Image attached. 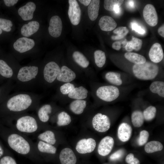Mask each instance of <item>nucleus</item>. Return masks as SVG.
<instances>
[{
    "label": "nucleus",
    "mask_w": 164,
    "mask_h": 164,
    "mask_svg": "<svg viewBox=\"0 0 164 164\" xmlns=\"http://www.w3.org/2000/svg\"><path fill=\"white\" fill-rule=\"evenodd\" d=\"M40 99V97L38 94L26 91H19L8 97L6 107L14 116L37 109Z\"/></svg>",
    "instance_id": "nucleus-1"
},
{
    "label": "nucleus",
    "mask_w": 164,
    "mask_h": 164,
    "mask_svg": "<svg viewBox=\"0 0 164 164\" xmlns=\"http://www.w3.org/2000/svg\"><path fill=\"white\" fill-rule=\"evenodd\" d=\"M42 71L38 66L30 65L19 68L13 89L17 91L33 90L41 84Z\"/></svg>",
    "instance_id": "nucleus-2"
},
{
    "label": "nucleus",
    "mask_w": 164,
    "mask_h": 164,
    "mask_svg": "<svg viewBox=\"0 0 164 164\" xmlns=\"http://www.w3.org/2000/svg\"><path fill=\"white\" fill-rule=\"evenodd\" d=\"M159 71L158 65L149 61L142 64H134L132 67V72L135 77L142 80H152L158 75Z\"/></svg>",
    "instance_id": "nucleus-3"
},
{
    "label": "nucleus",
    "mask_w": 164,
    "mask_h": 164,
    "mask_svg": "<svg viewBox=\"0 0 164 164\" xmlns=\"http://www.w3.org/2000/svg\"><path fill=\"white\" fill-rule=\"evenodd\" d=\"M13 117L16 119L15 127L19 131L22 133H31L36 132L38 130L37 120L33 116L22 114L13 116Z\"/></svg>",
    "instance_id": "nucleus-4"
},
{
    "label": "nucleus",
    "mask_w": 164,
    "mask_h": 164,
    "mask_svg": "<svg viewBox=\"0 0 164 164\" xmlns=\"http://www.w3.org/2000/svg\"><path fill=\"white\" fill-rule=\"evenodd\" d=\"M7 142L10 147L20 155H28L31 152V146L29 142L19 134L13 133L10 135Z\"/></svg>",
    "instance_id": "nucleus-5"
},
{
    "label": "nucleus",
    "mask_w": 164,
    "mask_h": 164,
    "mask_svg": "<svg viewBox=\"0 0 164 164\" xmlns=\"http://www.w3.org/2000/svg\"><path fill=\"white\" fill-rule=\"evenodd\" d=\"M60 68L56 62L51 61L44 66L41 73V84L43 82L48 84L53 83L56 80Z\"/></svg>",
    "instance_id": "nucleus-6"
},
{
    "label": "nucleus",
    "mask_w": 164,
    "mask_h": 164,
    "mask_svg": "<svg viewBox=\"0 0 164 164\" xmlns=\"http://www.w3.org/2000/svg\"><path fill=\"white\" fill-rule=\"evenodd\" d=\"M96 94L101 99L106 102H111L118 98L120 93L117 87L108 85L99 87L96 91Z\"/></svg>",
    "instance_id": "nucleus-7"
},
{
    "label": "nucleus",
    "mask_w": 164,
    "mask_h": 164,
    "mask_svg": "<svg viewBox=\"0 0 164 164\" xmlns=\"http://www.w3.org/2000/svg\"><path fill=\"white\" fill-rule=\"evenodd\" d=\"M92 124L94 128L97 131L103 132L109 130L111 122L107 115L98 113L93 118Z\"/></svg>",
    "instance_id": "nucleus-8"
},
{
    "label": "nucleus",
    "mask_w": 164,
    "mask_h": 164,
    "mask_svg": "<svg viewBox=\"0 0 164 164\" xmlns=\"http://www.w3.org/2000/svg\"><path fill=\"white\" fill-rule=\"evenodd\" d=\"M69 4L68 14L71 23L75 26L79 23L81 15V11L77 0H69Z\"/></svg>",
    "instance_id": "nucleus-9"
},
{
    "label": "nucleus",
    "mask_w": 164,
    "mask_h": 164,
    "mask_svg": "<svg viewBox=\"0 0 164 164\" xmlns=\"http://www.w3.org/2000/svg\"><path fill=\"white\" fill-rule=\"evenodd\" d=\"M144 19L146 22L151 26H154L158 22V16L155 8L152 5L147 4L143 11Z\"/></svg>",
    "instance_id": "nucleus-10"
},
{
    "label": "nucleus",
    "mask_w": 164,
    "mask_h": 164,
    "mask_svg": "<svg viewBox=\"0 0 164 164\" xmlns=\"http://www.w3.org/2000/svg\"><path fill=\"white\" fill-rule=\"evenodd\" d=\"M35 45L34 40L26 37H22L18 39L14 43V49L20 53H23L33 48Z\"/></svg>",
    "instance_id": "nucleus-11"
},
{
    "label": "nucleus",
    "mask_w": 164,
    "mask_h": 164,
    "mask_svg": "<svg viewBox=\"0 0 164 164\" xmlns=\"http://www.w3.org/2000/svg\"><path fill=\"white\" fill-rule=\"evenodd\" d=\"M96 146L95 141L91 138H83L77 143L76 149L79 153L84 154L94 151Z\"/></svg>",
    "instance_id": "nucleus-12"
},
{
    "label": "nucleus",
    "mask_w": 164,
    "mask_h": 164,
    "mask_svg": "<svg viewBox=\"0 0 164 164\" xmlns=\"http://www.w3.org/2000/svg\"><path fill=\"white\" fill-rule=\"evenodd\" d=\"M62 28V21L60 17L54 15L51 18L48 31L51 36L55 38L59 37L61 34Z\"/></svg>",
    "instance_id": "nucleus-13"
},
{
    "label": "nucleus",
    "mask_w": 164,
    "mask_h": 164,
    "mask_svg": "<svg viewBox=\"0 0 164 164\" xmlns=\"http://www.w3.org/2000/svg\"><path fill=\"white\" fill-rule=\"evenodd\" d=\"M114 143L113 138L111 136H107L101 141L98 145L97 151L102 156H106L111 152Z\"/></svg>",
    "instance_id": "nucleus-14"
},
{
    "label": "nucleus",
    "mask_w": 164,
    "mask_h": 164,
    "mask_svg": "<svg viewBox=\"0 0 164 164\" xmlns=\"http://www.w3.org/2000/svg\"><path fill=\"white\" fill-rule=\"evenodd\" d=\"M36 8L35 4L33 2H29L25 5L21 7L18 10L19 15L24 21L32 19L33 13Z\"/></svg>",
    "instance_id": "nucleus-15"
},
{
    "label": "nucleus",
    "mask_w": 164,
    "mask_h": 164,
    "mask_svg": "<svg viewBox=\"0 0 164 164\" xmlns=\"http://www.w3.org/2000/svg\"><path fill=\"white\" fill-rule=\"evenodd\" d=\"M18 70L12 68L4 60H0V75L2 77L14 81Z\"/></svg>",
    "instance_id": "nucleus-16"
},
{
    "label": "nucleus",
    "mask_w": 164,
    "mask_h": 164,
    "mask_svg": "<svg viewBox=\"0 0 164 164\" xmlns=\"http://www.w3.org/2000/svg\"><path fill=\"white\" fill-rule=\"evenodd\" d=\"M149 55L153 63H157L161 62L164 57L163 50L161 45L158 43H154L150 49Z\"/></svg>",
    "instance_id": "nucleus-17"
},
{
    "label": "nucleus",
    "mask_w": 164,
    "mask_h": 164,
    "mask_svg": "<svg viewBox=\"0 0 164 164\" xmlns=\"http://www.w3.org/2000/svg\"><path fill=\"white\" fill-rule=\"evenodd\" d=\"M59 159L61 164H76L77 158L73 151L70 148H65L60 153Z\"/></svg>",
    "instance_id": "nucleus-18"
},
{
    "label": "nucleus",
    "mask_w": 164,
    "mask_h": 164,
    "mask_svg": "<svg viewBox=\"0 0 164 164\" xmlns=\"http://www.w3.org/2000/svg\"><path fill=\"white\" fill-rule=\"evenodd\" d=\"M76 77L75 72L66 66H63L60 69L59 73L56 80L58 81L68 83L70 82Z\"/></svg>",
    "instance_id": "nucleus-19"
},
{
    "label": "nucleus",
    "mask_w": 164,
    "mask_h": 164,
    "mask_svg": "<svg viewBox=\"0 0 164 164\" xmlns=\"http://www.w3.org/2000/svg\"><path fill=\"white\" fill-rule=\"evenodd\" d=\"M132 132L131 126L127 123L123 122L120 125L118 128V137L122 142H127L130 139Z\"/></svg>",
    "instance_id": "nucleus-20"
},
{
    "label": "nucleus",
    "mask_w": 164,
    "mask_h": 164,
    "mask_svg": "<svg viewBox=\"0 0 164 164\" xmlns=\"http://www.w3.org/2000/svg\"><path fill=\"white\" fill-rule=\"evenodd\" d=\"M101 29L105 31H111L116 28L117 24L111 17L107 15L102 16L99 21Z\"/></svg>",
    "instance_id": "nucleus-21"
},
{
    "label": "nucleus",
    "mask_w": 164,
    "mask_h": 164,
    "mask_svg": "<svg viewBox=\"0 0 164 164\" xmlns=\"http://www.w3.org/2000/svg\"><path fill=\"white\" fill-rule=\"evenodd\" d=\"M39 27V24L38 22L35 21H30L22 26L21 33L25 37H29L36 32Z\"/></svg>",
    "instance_id": "nucleus-22"
},
{
    "label": "nucleus",
    "mask_w": 164,
    "mask_h": 164,
    "mask_svg": "<svg viewBox=\"0 0 164 164\" xmlns=\"http://www.w3.org/2000/svg\"><path fill=\"white\" fill-rule=\"evenodd\" d=\"M37 109L38 119L43 123L47 122L50 119V114L52 112L51 105L49 104H46L38 107Z\"/></svg>",
    "instance_id": "nucleus-23"
},
{
    "label": "nucleus",
    "mask_w": 164,
    "mask_h": 164,
    "mask_svg": "<svg viewBox=\"0 0 164 164\" xmlns=\"http://www.w3.org/2000/svg\"><path fill=\"white\" fill-rule=\"evenodd\" d=\"M100 1L92 0L88 5V14L90 20L92 21L96 19L98 15Z\"/></svg>",
    "instance_id": "nucleus-24"
},
{
    "label": "nucleus",
    "mask_w": 164,
    "mask_h": 164,
    "mask_svg": "<svg viewBox=\"0 0 164 164\" xmlns=\"http://www.w3.org/2000/svg\"><path fill=\"white\" fill-rule=\"evenodd\" d=\"M88 91L83 86L76 87L68 94V97L76 100H83L87 96Z\"/></svg>",
    "instance_id": "nucleus-25"
},
{
    "label": "nucleus",
    "mask_w": 164,
    "mask_h": 164,
    "mask_svg": "<svg viewBox=\"0 0 164 164\" xmlns=\"http://www.w3.org/2000/svg\"><path fill=\"white\" fill-rule=\"evenodd\" d=\"M87 105L86 101L83 100H76L72 101L70 105V108L74 114H82Z\"/></svg>",
    "instance_id": "nucleus-26"
},
{
    "label": "nucleus",
    "mask_w": 164,
    "mask_h": 164,
    "mask_svg": "<svg viewBox=\"0 0 164 164\" xmlns=\"http://www.w3.org/2000/svg\"><path fill=\"white\" fill-rule=\"evenodd\" d=\"M124 56L128 60L135 64H142L146 62L144 56L136 53L127 52L125 54Z\"/></svg>",
    "instance_id": "nucleus-27"
},
{
    "label": "nucleus",
    "mask_w": 164,
    "mask_h": 164,
    "mask_svg": "<svg viewBox=\"0 0 164 164\" xmlns=\"http://www.w3.org/2000/svg\"><path fill=\"white\" fill-rule=\"evenodd\" d=\"M38 138L40 141L52 145L55 144L56 142L54 133L50 130H47L40 134L38 136Z\"/></svg>",
    "instance_id": "nucleus-28"
},
{
    "label": "nucleus",
    "mask_w": 164,
    "mask_h": 164,
    "mask_svg": "<svg viewBox=\"0 0 164 164\" xmlns=\"http://www.w3.org/2000/svg\"><path fill=\"white\" fill-rule=\"evenodd\" d=\"M142 44V41L141 39L132 36V40L128 41L125 48L128 52L132 51L133 50L138 51L141 49Z\"/></svg>",
    "instance_id": "nucleus-29"
},
{
    "label": "nucleus",
    "mask_w": 164,
    "mask_h": 164,
    "mask_svg": "<svg viewBox=\"0 0 164 164\" xmlns=\"http://www.w3.org/2000/svg\"><path fill=\"white\" fill-rule=\"evenodd\" d=\"M163 146L160 142L156 141H150L145 145L144 149L148 153H151L162 150Z\"/></svg>",
    "instance_id": "nucleus-30"
},
{
    "label": "nucleus",
    "mask_w": 164,
    "mask_h": 164,
    "mask_svg": "<svg viewBox=\"0 0 164 164\" xmlns=\"http://www.w3.org/2000/svg\"><path fill=\"white\" fill-rule=\"evenodd\" d=\"M37 147L41 152L54 154L56 152V149L55 146L42 141L38 142Z\"/></svg>",
    "instance_id": "nucleus-31"
},
{
    "label": "nucleus",
    "mask_w": 164,
    "mask_h": 164,
    "mask_svg": "<svg viewBox=\"0 0 164 164\" xmlns=\"http://www.w3.org/2000/svg\"><path fill=\"white\" fill-rule=\"evenodd\" d=\"M150 91L159 96L164 97V82L163 81H156L151 83L149 87Z\"/></svg>",
    "instance_id": "nucleus-32"
},
{
    "label": "nucleus",
    "mask_w": 164,
    "mask_h": 164,
    "mask_svg": "<svg viewBox=\"0 0 164 164\" xmlns=\"http://www.w3.org/2000/svg\"><path fill=\"white\" fill-rule=\"evenodd\" d=\"M106 79L111 84L117 86H120L122 83L120 73L114 72H109L105 75Z\"/></svg>",
    "instance_id": "nucleus-33"
},
{
    "label": "nucleus",
    "mask_w": 164,
    "mask_h": 164,
    "mask_svg": "<svg viewBox=\"0 0 164 164\" xmlns=\"http://www.w3.org/2000/svg\"><path fill=\"white\" fill-rule=\"evenodd\" d=\"M74 61L80 67L86 68L89 64V62L86 57L81 52L75 51L72 55Z\"/></svg>",
    "instance_id": "nucleus-34"
},
{
    "label": "nucleus",
    "mask_w": 164,
    "mask_h": 164,
    "mask_svg": "<svg viewBox=\"0 0 164 164\" xmlns=\"http://www.w3.org/2000/svg\"><path fill=\"white\" fill-rule=\"evenodd\" d=\"M144 120L143 113L142 111L136 110L132 112L131 115V121L134 127H141L144 123Z\"/></svg>",
    "instance_id": "nucleus-35"
},
{
    "label": "nucleus",
    "mask_w": 164,
    "mask_h": 164,
    "mask_svg": "<svg viewBox=\"0 0 164 164\" xmlns=\"http://www.w3.org/2000/svg\"><path fill=\"white\" fill-rule=\"evenodd\" d=\"M95 62L96 65L99 67H103L106 61L105 53L103 51L98 50L94 52Z\"/></svg>",
    "instance_id": "nucleus-36"
},
{
    "label": "nucleus",
    "mask_w": 164,
    "mask_h": 164,
    "mask_svg": "<svg viewBox=\"0 0 164 164\" xmlns=\"http://www.w3.org/2000/svg\"><path fill=\"white\" fill-rule=\"evenodd\" d=\"M57 118V124L59 126L67 125L70 124L71 121L70 116L64 111L58 114Z\"/></svg>",
    "instance_id": "nucleus-37"
},
{
    "label": "nucleus",
    "mask_w": 164,
    "mask_h": 164,
    "mask_svg": "<svg viewBox=\"0 0 164 164\" xmlns=\"http://www.w3.org/2000/svg\"><path fill=\"white\" fill-rule=\"evenodd\" d=\"M156 109L155 107L150 106L146 108L143 111V114L144 119L147 121H150L155 116Z\"/></svg>",
    "instance_id": "nucleus-38"
},
{
    "label": "nucleus",
    "mask_w": 164,
    "mask_h": 164,
    "mask_svg": "<svg viewBox=\"0 0 164 164\" xmlns=\"http://www.w3.org/2000/svg\"><path fill=\"white\" fill-rule=\"evenodd\" d=\"M129 32V30L126 27H119L115 29L113 32L116 36H112L111 38L113 40H118L124 38Z\"/></svg>",
    "instance_id": "nucleus-39"
},
{
    "label": "nucleus",
    "mask_w": 164,
    "mask_h": 164,
    "mask_svg": "<svg viewBox=\"0 0 164 164\" xmlns=\"http://www.w3.org/2000/svg\"><path fill=\"white\" fill-rule=\"evenodd\" d=\"M124 1L122 0H105L104 2V7L107 11H113L115 5H118L120 6Z\"/></svg>",
    "instance_id": "nucleus-40"
},
{
    "label": "nucleus",
    "mask_w": 164,
    "mask_h": 164,
    "mask_svg": "<svg viewBox=\"0 0 164 164\" xmlns=\"http://www.w3.org/2000/svg\"><path fill=\"white\" fill-rule=\"evenodd\" d=\"M13 26L12 22L8 19L0 18V28L7 32L11 31Z\"/></svg>",
    "instance_id": "nucleus-41"
},
{
    "label": "nucleus",
    "mask_w": 164,
    "mask_h": 164,
    "mask_svg": "<svg viewBox=\"0 0 164 164\" xmlns=\"http://www.w3.org/2000/svg\"><path fill=\"white\" fill-rule=\"evenodd\" d=\"M73 84L70 82L66 83L61 85L60 90L62 94L63 95L68 94L75 88Z\"/></svg>",
    "instance_id": "nucleus-42"
},
{
    "label": "nucleus",
    "mask_w": 164,
    "mask_h": 164,
    "mask_svg": "<svg viewBox=\"0 0 164 164\" xmlns=\"http://www.w3.org/2000/svg\"><path fill=\"white\" fill-rule=\"evenodd\" d=\"M149 136V133L147 131L144 130L141 131L137 141L138 145L142 146L145 144L148 140Z\"/></svg>",
    "instance_id": "nucleus-43"
},
{
    "label": "nucleus",
    "mask_w": 164,
    "mask_h": 164,
    "mask_svg": "<svg viewBox=\"0 0 164 164\" xmlns=\"http://www.w3.org/2000/svg\"><path fill=\"white\" fill-rule=\"evenodd\" d=\"M125 150L123 149H120L112 154L109 157L111 161H116L121 159L124 156Z\"/></svg>",
    "instance_id": "nucleus-44"
},
{
    "label": "nucleus",
    "mask_w": 164,
    "mask_h": 164,
    "mask_svg": "<svg viewBox=\"0 0 164 164\" xmlns=\"http://www.w3.org/2000/svg\"><path fill=\"white\" fill-rule=\"evenodd\" d=\"M0 164H17L14 158L9 155L2 157L0 159Z\"/></svg>",
    "instance_id": "nucleus-45"
},
{
    "label": "nucleus",
    "mask_w": 164,
    "mask_h": 164,
    "mask_svg": "<svg viewBox=\"0 0 164 164\" xmlns=\"http://www.w3.org/2000/svg\"><path fill=\"white\" fill-rule=\"evenodd\" d=\"M131 26L133 30L141 34H144L145 33V31L141 26L135 22H132L131 23Z\"/></svg>",
    "instance_id": "nucleus-46"
},
{
    "label": "nucleus",
    "mask_w": 164,
    "mask_h": 164,
    "mask_svg": "<svg viewBox=\"0 0 164 164\" xmlns=\"http://www.w3.org/2000/svg\"><path fill=\"white\" fill-rule=\"evenodd\" d=\"M18 1V0H4L5 5L8 7H11L15 4Z\"/></svg>",
    "instance_id": "nucleus-47"
},
{
    "label": "nucleus",
    "mask_w": 164,
    "mask_h": 164,
    "mask_svg": "<svg viewBox=\"0 0 164 164\" xmlns=\"http://www.w3.org/2000/svg\"><path fill=\"white\" fill-rule=\"evenodd\" d=\"M112 47L113 49L118 50L121 48V43L119 41L115 42L113 43Z\"/></svg>",
    "instance_id": "nucleus-48"
},
{
    "label": "nucleus",
    "mask_w": 164,
    "mask_h": 164,
    "mask_svg": "<svg viewBox=\"0 0 164 164\" xmlns=\"http://www.w3.org/2000/svg\"><path fill=\"white\" fill-rule=\"evenodd\" d=\"M134 155L132 153L128 154L125 158V161L128 164H130L131 160L134 158Z\"/></svg>",
    "instance_id": "nucleus-49"
},
{
    "label": "nucleus",
    "mask_w": 164,
    "mask_h": 164,
    "mask_svg": "<svg viewBox=\"0 0 164 164\" xmlns=\"http://www.w3.org/2000/svg\"><path fill=\"white\" fill-rule=\"evenodd\" d=\"M158 33L161 36L164 37V26L162 25L158 29Z\"/></svg>",
    "instance_id": "nucleus-50"
},
{
    "label": "nucleus",
    "mask_w": 164,
    "mask_h": 164,
    "mask_svg": "<svg viewBox=\"0 0 164 164\" xmlns=\"http://www.w3.org/2000/svg\"><path fill=\"white\" fill-rule=\"evenodd\" d=\"M91 0H79V1L81 4L85 6H88L90 4Z\"/></svg>",
    "instance_id": "nucleus-51"
},
{
    "label": "nucleus",
    "mask_w": 164,
    "mask_h": 164,
    "mask_svg": "<svg viewBox=\"0 0 164 164\" xmlns=\"http://www.w3.org/2000/svg\"><path fill=\"white\" fill-rule=\"evenodd\" d=\"M139 160L137 158H134L131 160L130 164H140Z\"/></svg>",
    "instance_id": "nucleus-52"
},
{
    "label": "nucleus",
    "mask_w": 164,
    "mask_h": 164,
    "mask_svg": "<svg viewBox=\"0 0 164 164\" xmlns=\"http://www.w3.org/2000/svg\"><path fill=\"white\" fill-rule=\"evenodd\" d=\"M128 5L131 8H133L135 7V4L133 1L129 0L128 1Z\"/></svg>",
    "instance_id": "nucleus-53"
},
{
    "label": "nucleus",
    "mask_w": 164,
    "mask_h": 164,
    "mask_svg": "<svg viewBox=\"0 0 164 164\" xmlns=\"http://www.w3.org/2000/svg\"><path fill=\"white\" fill-rule=\"evenodd\" d=\"M120 6L118 5H117L114 6L113 11L116 14H118L120 12Z\"/></svg>",
    "instance_id": "nucleus-54"
},
{
    "label": "nucleus",
    "mask_w": 164,
    "mask_h": 164,
    "mask_svg": "<svg viewBox=\"0 0 164 164\" xmlns=\"http://www.w3.org/2000/svg\"><path fill=\"white\" fill-rule=\"evenodd\" d=\"M4 150L0 145V158H1L4 154Z\"/></svg>",
    "instance_id": "nucleus-55"
},
{
    "label": "nucleus",
    "mask_w": 164,
    "mask_h": 164,
    "mask_svg": "<svg viewBox=\"0 0 164 164\" xmlns=\"http://www.w3.org/2000/svg\"><path fill=\"white\" fill-rule=\"evenodd\" d=\"M127 42L128 41L126 39L122 42V44L123 45V48H125L127 44Z\"/></svg>",
    "instance_id": "nucleus-56"
},
{
    "label": "nucleus",
    "mask_w": 164,
    "mask_h": 164,
    "mask_svg": "<svg viewBox=\"0 0 164 164\" xmlns=\"http://www.w3.org/2000/svg\"><path fill=\"white\" fill-rule=\"evenodd\" d=\"M2 29L0 28V35L2 33Z\"/></svg>",
    "instance_id": "nucleus-57"
},
{
    "label": "nucleus",
    "mask_w": 164,
    "mask_h": 164,
    "mask_svg": "<svg viewBox=\"0 0 164 164\" xmlns=\"http://www.w3.org/2000/svg\"><path fill=\"white\" fill-rule=\"evenodd\" d=\"M1 90L0 89V97H1Z\"/></svg>",
    "instance_id": "nucleus-58"
},
{
    "label": "nucleus",
    "mask_w": 164,
    "mask_h": 164,
    "mask_svg": "<svg viewBox=\"0 0 164 164\" xmlns=\"http://www.w3.org/2000/svg\"></svg>",
    "instance_id": "nucleus-59"
}]
</instances>
